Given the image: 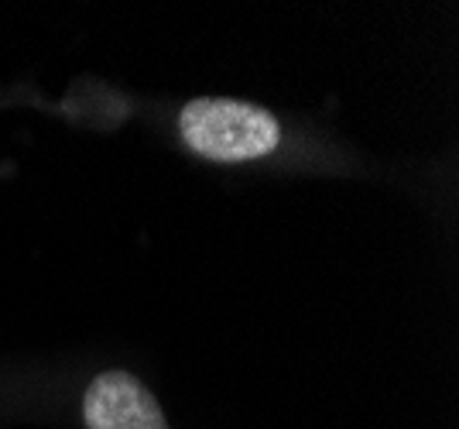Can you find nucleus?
<instances>
[{
    "mask_svg": "<svg viewBox=\"0 0 459 429\" xmlns=\"http://www.w3.org/2000/svg\"><path fill=\"white\" fill-rule=\"evenodd\" d=\"M86 429H169L154 395L127 371H103L82 395Z\"/></svg>",
    "mask_w": 459,
    "mask_h": 429,
    "instance_id": "f03ea898",
    "label": "nucleus"
},
{
    "mask_svg": "<svg viewBox=\"0 0 459 429\" xmlns=\"http://www.w3.org/2000/svg\"><path fill=\"white\" fill-rule=\"evenodd\" d=\"M182 141L195 155L212 158V162H247L261 158L278 148L281 127L274 114L240 103V100L203 97L192 100L178 118Z\"/></svg>",
    "mask_w": 459,
    "mask_h": 429,
    "instance_id": "f257e3e1",
    "label": "nucleus"
}]
</instances>
